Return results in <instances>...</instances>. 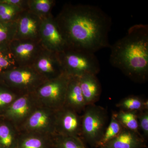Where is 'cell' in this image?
<instances>
[{
	"label": "cell",
	"mask_w": 148,
	"mask_h": 148,
	"mask_svg": "<svg viewBox=\"0 0 148 148\" xmlns=\"http://www.w3.org/2000/svg\"><path fill=\"white\" fill-rule=\"evenodd\" d=\"M86 106L80 86L79 77L69 76L64 107L79 114Z\"/></svg>",
	"instance_id": "14"
},
{
	"label": "cell",
	"mask_w": 148,
	"mask_h": 148,
	"mask_svg": "<svg viewBox=\"0 0 148 148\" xmlns=\"http://www.w3.org/2000/svg\"><path fill=\"white\" fill-rule=\"evenodd\" d=\"M2 2L12 5L22 9L28 10V0H0Z\"/></svg>",
	"instance_id": "29"
},
{
	"label": "cell",
	"mask_w": 148,
	"mask_h": 148,
	"mask_svg": "<svg viewBox=\"0 0 148 148\" xmlns=\"http://www.w3.org/2000/svg\"><path fill=\"white\" fill-rule=\"evenodd\" d=\"M58 54L64 73L70 76L97 75L100 71V64L95 53L68 48Z\"/></svg>",
	"instance_id": "3"
},
{
	"label": "cell",
	"mask_w": 148,
	"mask_h": 148,
	"mask_svg": "<svg viewBox=\"0 0 148 148\" xmlns=\"http://www.w3.org/2000/svg\"><path fill=\"white\" fill-rule=\"evenodd\" d=\"M39 105L34 93L20 95L1 116L18 128Z\"/></svg>",
	"instance_id": "9"
},
{
	"label": "cell",
	"mask_w": 148,
	"mask_h": 148,
	"mask_svg": "<svg viewBox=\"0 0 148 148\" xmlns=\"http://www.w3.org/2000/svg\"><path fill=\"white\" fill-rule=\"evenodd\" d=\"M32 67L46 81L55 78L64 73L58 53L44 49Z\"/></svg>",
	"instance_id": "12"
},
{
	"label": "cell",
	"mask_w": 148,
	"mask_h": 148,
	"mask_svg": "<svg viewBox=\"0 0 148 148\" xmlns=\"http://www.w3.org/2000/svg\"><path fill=\"white\" fill-rule=\"evenodd\" d=\"M146 142L142 135L123 128L117 137L99 148H144Z\"/></svg>",
	"instance_id": "15"
},
{
	"label": "cell",
	"mask_w": 148,
	"mask_h": 148,
	"mask_svg": "<svg viewBox=\"0 0 148 148\" xmlns=\"http://www.w3.org/2000/svg\"><path fill=\"white\" fill-rule=\"evenodd\" d=\"M39 42L45 49L54 53H59L68 48L55 17L52 14L42 19Z\"/></svg>",
	"instance_id": "8"
},
{
	"label": "cell",
	"mask_w": 148,
	"mask_h": 148,
	"mask_svg": "<svg viewBox=\"0 0 148 148\" xmlns=\"http://www.w3.org/2000/svg\"><path fill=\"white\" fill-rule=\"evenodd\" d=\"M53 136L19 132L15 148H53Z\"/></svg>",
	"instance_id": "17"
},
{
	"label": "cell",
	"mask_w": 148,
	"mask_h": 148,
	"mask_svg": "<svg viewBox=\"0 0 148 148\" xmlns=\"http://www.w3.org/2000/svg\"><path fill=\"white\" fill-rule=\"evenodd\" d=\"M79 85L86 106L94 105L99 100L101 86L96 75L87 74L79 77Z\"/></svg>",
	"instance_id": "16"
},
{
	"label": "cell",
	"mask_w": 148,
	"mask_h": 148,
	"mask_svg": "<svg viewBox=\"0 0 148 148\" xmlns=\"http://www.w3.org/2000/svg\"><path fill=\"white\" fill-rule=\"evenodd\" d=\"M18 67L8 49H0V74Z\"/></svg>",
	"instance_id": "27"
},
{
	"label": "cell",
	"mask_w": 148,
	"mask_h": 148,
	"mask_svg": "<svg viewBox=\"0 0 148 148\" xmlns=\"http://www.w3.org/2000/svg\"><path fill=\"white\" fill-rule=\"evenodd\" d=\"M16 28V21H0V49H9V46L15 38Z\"/></svg>",
	"instance_id": "23"
},
{
	"label": "cell",
	"mask_w": 148,
	"mask_h": 148,
	"mask_svg": "<svg viewBox=\"0 0 148 148\" xmlns=\"http://www.w3.org/2000/svg\"><path fill=\"white\" fill-rule=\"evenodd\" d=\"M138 112L120 110L115 112L117 119L125 129L140 134L138 119Z\"/></svg>",
	"instance_id": "21"
},
{
	"label": "cell",
	"mask_w": 148,
	"mask_h": 148,
	"mask_svg": "<svg viewBox=\"0 0 148 148\" xmlns=\"http://www.w3.org/2000/svg\"><path fill=\"white\" fill-rule=\"evenodd\" d=\"M9 50L17 66H32L44 48L39 41L13 40Z\"/></svg>",
	"instance_id": "10"
},
{
	"label": "cell",
	"mask_w": 148,
	"mask_h": 148,
	"mask_svg": "<svg viewBox=\"0 0 148 148\" xmlns=\"http://www.w3.org/2000/svg\"><path fill=\"white\" fill-rule=\"evenodd\" d=\"M69 79L64 73L43 83L34 92L39 104L56 111L63 108Z\"/></svg>",
	"instance_id": "6"
},
{
	"label": "cell",
	"mask_w": 148,
	"mask_h": 148,
	"mask_svg": "<svg viewBox=\"0 0 148 148\" xmlns=\"http://www.w3.org/2000/svg\"><path fill=\"white\" fill-rule=\"evenodd\" d=\"M116 107L121 110L139 112L148 110V101L140 96L130 95L117 103Z\"/></svg>",
	"instance_id": "19"
},
{
	"label": "cell",
	"mask_w": 148,
	"mask_h": 148,
	"mask_svg": "<svg viewBox=\"0 0 148 148\" xmlns=\"http://www.w3.org/2000/svg\"><path fill=\"white\" fill-rule=\"evenodd\" d=\"M111 65L136 82L148 78V26L137 24L110 47Z\"/></svg>",
	"instance_id": "2"
},
{
	"label": "cell",
	"mask_w": 148,
	"mask_h": 148,
	"mask_svg": "<svg viewBox=\"0 0 148 148\" xmlns=\"http://www.w3.org/2000/svg\"></svg>",
	"instance_id": "30"
},
{
	"label": "cell",
	"mask_w": 148,
	"mask_h": 148,
	"mask_svg": "<svg viewBox=\"0 0 148 148\" xmlns=\"http://www.w3.org/2000/svg\"><path fill=\"white\" fill-rule=\"evenodd\" d=\"M106 109L94 105L86 106L82 115V140L97 148L105 131L108 121Z\"/></svg>",
	"instance_id": "5"
},
{
	"label": "cell",
	"mask_w": 148,
	"mask_h": 148,
	"mask_svg": "<svg viewBox=\"0 0 148 148\" xmlns=\"http://www.w3.org/2000/svg\"><path fill=\"white\" fill-rule=\"evenodd\" d=\"M56 2L55 0H28V10L43 19L52 14Z\"/></svg>",
	"instance_id": "20"
},
{
	"label": "cell",
	"mask_w": 148,
	"mask_h": 148,
	"mask_svg": "<svg viewBox=\"0 0 148 148\" xmlns=\"http://www.w3.org/2000/svg\"><path fill=\"white\" fill-rule=\"evenodd\" d=\"M24 10L0 1V21L4 22L16 21L20 14Z\"/></svg>",
	"instance_id": "25"
},
{
	"label": "cell",
	"mask_w": 148,
	"mask_h": 148,
	"mask_svg": "<svg viewBox=\"0 0 148 148\" xmlns=\"http://www.w3.org/2000/svg\"><path fill=\"white\" fill-rule=\"evenodd\" d=\"M53 148H86L80 138L73 136L54 135Z\"/></svg>",
	"instance_id": "24"
},
{
	"label": "cell",
	"mask_w": 148,
	"mask_h": 148,
	"mask_svg": "<svg viewBox=\"0 0 148 148\" xmlns=\"http://www.w3.org/2000/svg\"><path fill=\"white\" fill-rule=\"evenodd\" d=\"M56 112L39 104L18 127V131L53 136L55 135Z\"/></svg>",
	"instance_id": "7"
},
{
	"label": "cell",
	"mask_w": 148,
	"mask_h": 148,
	"mask_svg": "<svg viewBox=\"0 0 148 148\" xmlns=\"http://www.w3.org/2000/svg\"><path fill=\"white\" fill-rule=\"evenodd\" d=\"M41 18L28 10H23L16 21L14 39L39 41Z\"/></svg>",
	"instance_id": "13"
},
{
	"label": "cell",
	"mask_w": 148,
	"mask_h": 148,
	"mask_svg": "<svg viewBox=\"0 0 148 148\" xmlns=\"http://www.w3.org/2000/svg\"><path fill=\"white\" fill-rule=\"evenodd\" d=\"M45 81L32 66H18L0 74V82L19 95L34 93Z\"/></svg>",
	"instance_id": "4"
},
{
	"label": "cell",
	"mask_w": 148,
	"mask_h": 148,
	"mask_svg": "<svg viewBox=\"0 0 148 148\" xmlns=\"http://www.w3.org/2000/svg\"><path fill=\"white\" fill-rule=\"evenodd\" d=\"M0 122L1 148H15L19 132L10 122L3 119Z\"/></svg>",
	"instance_id": "18"
},
{
	"label": "cell",
	"mask_w": 148,
	"mask_h": 148,
	"mask_svg": "<svg viewBox=\"0 0 148 148\" xmlns=\"http://www.w3.org/2000/svg\"><path fill=\"white\" fill-rule=\"evenodd\" d=\"M138 119L139 130L143 138L147 141L148 138V110L138 112Z\"/></svg>",
	"instance_id": "28"
},
{
	"label": "cell",
	"mask_w": 148,
	"mask_h": 148,
	"mask_svg": "<svg viewBox=\"0 0 148 148\" xmlns=\"http://www.w3.org/2000/svg\"><path fill=\"white\" fill-rule=\"evenodd\" d=\"M20 95L0 82V116Z\"/></svg>",
	"instance_id": "26"
},
{
	"label": "cell",
	"mask_w": 148,
	"mask_h": 148,
	"mask_svg": "<svg viewBox=\"0 0 148 148\" xmlns=\"http://www.w3.org/2000/svg\"><path fill=\"white\" fill-rule=\"evenodd\" d=\"M55 18L68 48L94 53L110 48L112 18L97 6L66 4Z\"/></svg>",
	"instance_id": "1"
},
{
	"label": "cell",
	"mask_w": 148,
	"mask_h": 148,
	"mask_svg": "<svg viewBox=\"0 0 148 148\" xmlns=\"http://www.w3.org/2000/svg\"><path fill=\"white\" fill-rule=\"evenodd\" d=\"M123 128L124 127L117 119L115 114L114 112L111 116L110 122L106 127L97 148L101 147L115 138L121 132Z\"/></svg>",
	"instance_id": "22"
},
{
	"label": "cell",
	"mask_w": 148,
	"mask_h": 148,
	"mask_svg": "<svg viewBox=\"0 0 148 148\" xmlns=\"http://www.w3.org/2000/svg\"><path fill=\"white\" fill-rule=\"evenodd\" d=\"M79 114L65 107L56 111L55 135L81 138L82 116Z\"/></svg>",
	"instance_id": "11"
}]
</instances>
